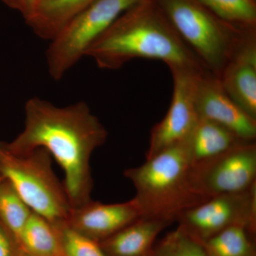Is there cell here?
Here are the masks:
<instances>
[{"label":"cell","instance_id":"cell-22","mask_svg":"<svg viewBox=\"0 0 256 256\" xmlns=\"http://www.w3.org/2000/svg\"><path fill=\"white\" fill-rule=\"evenodd\" d=\"M2 1L11 9L21 13L25 20L31 16L40 2V0H2Z\"/></svg>","mask_w":256,"mask_h":256},{"label":"cell","instance_id":"cell-21","mask_svg":"<svg viewBox=\"0 0 256 256\" xmlns=\"http://www.w3.org/2000/svg\"><path fill=\"white\" fill-rule=\"evenodd\" d=\"M152 256H208L203 244L178 227L156 244Z\"/></svg>","mask_w":256,"mask_h":256},{"label":"cell","instance_id":"cell-10","mask_svg":"<svg viewBox=\"0 0 256 256\" xmlns=\"http://www.w3.org/2000/svg\"><path fill=\"white\" fill-rule=\"evenodd\" d=\"M195 106L200 118L224 126L242 141L256 142V119L232 100L218 77L208 70L197 77Z\"/></svg>","mask_w":256,"mask_h":256},{"label":"cell","instance_id":"cell-17","mask_svg":"<svg viewBox=\"0 0 256 256\" xmlns=\"http://www.w3.org/2000/svg\"><path fill=\"white\" fill-rule=\"evenodd\" d=\"M255 236L256 230L234 225L202 244L208 256H256Z\"/></svg>","mask_w":256,"mask_h":256},{"label":"cell","instance_id":"cell-16","mask_svg":"<svg viewBox=\"0 0 256 256\" xmlns=\"http://www.w3.org/2000/svg\"><path fill=\"white\" fill-rule=\"evenodd\" d=\"M18 245L31 256H62L54 226L35 212H32L26 220Z\"/></svg>","mask_w":256,"mask_h":256},{"label":"cell","instance_id":"cell-25","mask_svg":"<svg viewBox=\"0 0 256 256\" xmlns=\"http://www.w3.org/2000/svg\"><path fill=\"white\" fill-rule=\"evenodd\" d=\"M2 178V176L1 175H0V180H1Z\"/></svg>","mask_w":256,"mask_h":256},{"label":"cell","instance_id":"cell-12","mask_svg":"<svg viewBox=\"0 0 256 256\" xmlns=\"http://www.w3.org/2000/svg\"><path fill=\"white\" fill-rule=\"evenodd\" d=\"M141 216L134 198L116 204H102L92 200L72 208L66 222L75 230L100 242Z\"/></svg>","mask_w":256,"mask_h":256},{"label":"cell","instance_id":"cell-13","mask_svg":"<svg viewBox=\"0 0 256 256\" xmlns=\"http://www.w3.org/2000/svg\"><path fill=\"white\" fill-rule=\"evenodd\" d=\"M172 224L141 216L99 244L107 256H152L156 237Z\"/></svg>","mask_w":256,"mask_h":256},{"label":"cell","instance_id":"cell-24","mask_svg":"<svg viewBox=\"0 0 256 256\" xmlns=\"http://www.w3.org/2000/svg\"><path fill=\"white\" fill-rule=\"evenodd\" d=\"M42 1H43V0H40V2H38V4H40V3L41 2H42ZM37 6H38V5H37Z\"/></svg>","mask_w":256,"mask_h":256},{"label":"cell","instance_id":"cell-14","mask_svg":"<svg viewBox=\"0 0 256 256\" xmlns=\"http://www.w3.org/2000/svg\"><path fill=\"white\" fill-rule=\"evenodd\" d=\"M245 142L224 126L198 118L188 139L191 166L216 158L240 143Z\"/></svg>","mask_w":256,"mask_h":256},{"label":"cell","instance_id":"cell-3","mask_svg":"<svg viewBox=\"0 0 256 256\" xmlns=\"http://www.w3.org/2000/svg\"><path fill=\"white\" fill-rule=\"evenodd\" d=\"M188 140L146 159L124 172L136 191V200L143 217L173 223L182 212L208 198L194 190Z\"/></svg>","mask_w":256,"mask_h":256},{"label":"cell","instance_id":"cell-18","mask_svg":"<svg viewBox=\"0 0 256 256\" xmlns=\"http://www.w3.org/2000/svg\"><path fill=\"white\" fill-rule=\"evenodd\" d=\"M32 210L4 178L0 180V222L18 244Z\"/></svg>","mask_w":256,"mask_h":256},{"label":"cell","instance_id":"cell-11","mask_svg":"<svg viewBox=\"0 0 256 256\" xmlns=\"http://www.w3.org/2000/svg\"><path fill=\"white\" fill-rule=\"evenodd\" d=\"M218 78L232 100L256 119L255 28L244 34Z\"/></svg>","mask_w":256,"mask_h":256},{"label":"cell","instance_id":"cell-20","mask_svg":"<svg viewBox=\"0 0 256 256\" xmlns=\"http://www.w3.org/2000/svg\"><path fill=\"white\" fill-rule=\"evenodd\" d=\"M53 225L60 240L62 256H107L99 242L75 230L66 220Z\"/></svg>","mask_w":256,"mask_h":256},{"label":"cell","instance_id":"cell-4","mask_svg":"<svg viewBox=\"0 0 256 256\" xmlns=\"http://www.w3.org/2000/svg\"><path fill=\"white\" fill-rule=\"evenodd\" d=\"M0 175L32 212L52 224L68 220L72 207L52 168V156L44 149L16 152L0 140Z\"/></svg>","mask_w":256,"mask_h":256},{"label":"cell","instance_id":"cell-2","mask_svg":"<svg viewBox=\"0 0 256 256\" xmlns=\"http://www.w3.org/2000/svg\"><path fill=\"white\" fill-rule=\"evenodd\" d=\"M142 0L127 10L87 50L100 68L117 70L136 58L162 60L170 69L208 70L180 38L168 18Z\"/></svg>","mask_w":256,"mask_h":256},{"label":"cell","instance_id":"cell-15","mask_svg":"<svg viewBox=\"0 0 256 256\" xmlns=\"http://www.w3.org/2000/svg\"><path fill=\"white\" fill-rule=\"evenodd\" d=\"M96 0H43L26 24L42 40L50 41L66 24Z\"/></svg>","mask_w":256,"mask_h":256},{"label":"cell","instance_id":"cell-7","mask_svg":"<svg viewBox=\"0 0 256 256\" xmlns=\"http://www.w3.org/2000/svg\"><path fill=\"white\" fill-rule=\"evenodd\" d=\"M176 222L180 228L201 242L234 225L256 230V185L247 191L210 197L184 210Z\"/></svg>","mask_w":256,"mask_h":256},{"label":"cell","instance_id":"cell-1","mask_svg":"<svg viewBox=\"0 0 256 256\" xmlns=\"http://www.w3.org/2000/svg\"><path fill=\"white\" fill-rule=\"evenodd\" d=\"M24 129L12 142L16 152L44 149L64 174L63 182L72 208L92 200L94 180L90 158L105 144L108 131L85 102L58 107L34 97L24 106Z\"/></svg>","mask_w":256,"mask_h":256},{"label":"cell","instance_id":"cell-9","mask_svg":"<svg viewBox=\"0 0 256 256\" xmlns=\"http://www.w3.org/2000/svg\"><path fill=\"white\" fill-rule=\"evenodd\" d=\"M170 70L173 79L171 104L163 119L152 128L146 159L188 140L198 120L195 90L197 77L204 72L184 68Z\"/></svg>","mask_w":256,"mask_h":256},{"label":"cell","instance_id":"cell-5","mask_svg":"<svg viewBox=\"0 0 256 256\" xmlns=\"http://www.w3.org/2000/svg\"><path fill=\"white\" fill-rule=\"evenodd\" d=\"M163 6L180 38L205 68L217 77L244 34L250 30L226 22L192 0H164Z\"/></svg>","mask_w":256,"mask_h":256},{"label":"cell","instance_id":"cell-23","mask_svg":"<svg viewBox=\"0 0 256 256\" xmlns=\"http://www.w3.org/2000/svg\"><path fill=\"white\" fill-rule=\"evenodd\" d=\"M13 242L16 244L10 232L0 222V256H14Z\"/></svg>","mask_w":256,"mask_h":256},{"label":"cell","instance_id":"cell-8","mask_svg":"<svg viewBox=\"0 0 256 256\" xmlns=\"http://www.w3.org/2000/svg\"><path fill=\"white\" fill-rule=\"evenodd\" d=\"M190 178L194 190L206 198L250 190L256 185V142L240 143L192 166Z\"/></svg>","mask_w":256,"mask_h":256},{"label":"cell","instance_id":"cell-19","mask_svg":"<svg viewBox=\"0 0 256 256\" xmlns=\"http://www.w3.org/2000/svg\"><path fill=\"white\" fill-rule=\"evenodd\" d=\"M210 12L226 22L244 30L255 28L254 0H197Z\"/></svg>","mask_w":256,"mask_h":256},{"label":"cell","instance_id":"cell-6","mask_svg":"<svg viewBox=\"0 0 256 256\" xmlns=\"http://www.w3.org/2000/svg\"><path fill=\"white\" fill-rule=\"evenodd\" d=\"M142 0H96L60 28L46 50L48 74L63 78L92 43L124 13Z\"/></svg>","mask_w":256,"mask_h":256}]
</instances>
